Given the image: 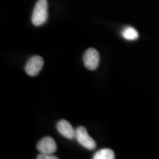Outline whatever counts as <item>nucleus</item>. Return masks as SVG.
I'll return each mask as SVG.
<instances>
[{"label": "nucleus", "instance_id": "f257e3e1", "mask_svg": "<svg viewBox=\"0 0 159 159\" xmlns=\"http://www.w3.org/2000/svg\"><path fill=\"white\" fill-rule=\"evenodd\" d=\"M48 19V2L47 0H38L32 14V23L34 26L39 27L47 21Z\"/></svg>", "mask_w": 159, "mask_h": 159}, {"label": "nucleus", "instance_id": "f03ea898", "mask_svg": "<svg viewBox=\"0 0 159 159\" xmlns=\"http://www.w3.org/2000/svg\"><path fill=\"white\" fill-rule=\"evenodd\" d=\"M75 130H76L75 139L81 146H83L84 148H88V149H90V150L96 148L97 143L89 136V134H88L84 126H79Z\"/></svg>", "mask_w": 159, "mask_h": 159}, {"label": "nucleus", "instance_id": "7ed1b4c3", "mask_svg": "<svg viewBox=\"0 0 159 159\" xmlns=\"http://www.w3.org/2000/svg\"><path fill=\"white\" fill-rule=\"evenodd\" d=\"M83 61H84L85 66L89 70H90V71L96 70L99 65V61H100L98 51L93 48L88 49L84 53Z\"/></svg>", "mask_w": 159, "mask_h": 159}, {"label": "nucleus", "instance_id": "20e7f679", "mask_svg": "<svg viewBox=\"0 0 159 159\" xmlns=\"http://www.w3.org/2000/svg\"><path fill=\"white\" fill-rule=\"evenodd\" d=\"M43 59L40 56H33L26 64L25 71L29 76H36L43 66Z\"/></svg>", "mask_w": 159, "mask_h": 159}, {"label": "nucleus", "instance_id": "39448f33", "mask_svg": "<svg viewBox=\"0 0 159 159\" xmlns=\"http://www.w3.org/2000/svg\"><path fill=\"white\" fill-rule=\"evenodd\" d=\"M37 149L40 153L53 154L57 150V144L51 137L46 136L37 143Z\"/></svg>", "mask_w": 159, "mask_h": 159}, {"label": "nucleus", "instance_id": "423d86ee", "mask_svg": "<svg viewBox=\"0 0 159 159\" xmlns=\"http://www.w3.org/2000/svg\"><path fill=\"white\" fill-rule=\"evenodd\" d=\"M57 129L61 135L69 140H74L76 136V130H74V127L67 120H59L57 124Z\"/></svg>", "mask_w": 159, "mask_h": 159}, {"label": "nucleus", "instance_id": "0eeeda50", "mask_svg": "<svg viewBox=\"0 0 159 159\" xmlns=\"http://www.w3.org/2000/svg\"><path fill=\"white\" fill-rule=\"evenodd\" d=\"M122 36L127 41H135L139 37V33L136 29L132 27H126L121 32Z\"/></svg>", "mask_w": 159, "mask_h": 159}, {"label": "nucleus", "instance_id": "6e6552de", "mask_svg": "<svg viewBox=\"0 0 159 159\" xmlns=\"http://www.w3.org/2000/svg\"><path fill=\"white\" fill-rule=\"evenodd\" d=\"M94 159H113L115 158V153L111 148H102L94 155Z\"/></svg>", "mask_w": 159, "mask_h": 159}, {"label": "nucleus", "instance_id": "1a4fd4ad", "mask_svg": "<svg viewBox=\"0 0 159 159\" xmlns=\"http://www.w3.org/2000/svg\"><path fill=\"white\" fill-rule=\"evenodd\" d=\"M37 159H57V157H55V156H53V154L40 153L37 156Z\"/></svg>", "mask_w": 159, "mask_h": 159}]
</instances>
